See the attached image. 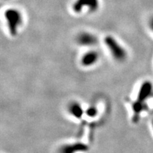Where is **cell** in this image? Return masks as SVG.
<instances>
[{"instance_id": "obj_8", "label": "cell", "mask_w": 153, "mask_h": 153, "mask_svg": "<svg viewBox=\"0 0 153 153\" xmlns=\"http://www.w3.org/2000/svg\"><path fill=\"white\" fill-rule=\"evenodd\" d=\"M68 110L69 114L75 118H77V119H80L85 113L84 111L81 104L76 101H73V102L70 103L68 106Z\"/></svg>"}, {"instance_id": "obj_11", "label": "cell", "mask_w": 153, "mask_h": 153, "mask_svg": "<svg viewBox=\"0 0 153 153\" xmlns=\"http://www.w3.org/2000/svg\"><path fill=\"white\" fill-rule=\"evenodd\" d=\"M152 128H153V120H152Z\"/></svg>"}, {"instance_id": "obj_7", "label": "cell", "mask_w": 153, "mask_h": 153, "mask_svg": "<svg viewBox=\"0 0 153 153\" xmlns=\"http://www.w3.org/2000/svg\"><path fill=\"white\" fill-rule=\"evenodd\" d=\"M99 59V54L96 51H89L85 53L82 56L81 64L83 67L89 68L91 67L98 62Z\"/></svg>"}, {"instance_id": "obj_9", "label": "cell", "mask_w": 153, "mask_h": 153, "mask_svg": "<svg viewBox=\"0 0 153 153\" xmlns=\"http://www.w3.org/2000/svg\"><path fill=\"white\" fill-rule=\"evenodd\" d=\"M85 114L87 116H89V117L94 118L97 116V114H98V111H97V108H96L95 106H89V108L85 111Z\"/></svg>"}, {"instance_id": "obj_3", "label": "cell", "mask_w": 153, "mask_h": 153, "mask_svg": "<svg viewBox=\"0 0 153 153\" xmlns=\"http://www.w3.org/2000/svg\"><path fill=\"white\" fill-rule=\"evenodd\" d=\"M104 43L114 60L118 62H123L127 58L128 53L126 50L114 37L111 36H106Z\"/></svg>"}, {"instance_id": "obj_4", "label": "cell", "mask_w": 153, "mask_h": 153, "mask_svg": "<svg viewBox=\"0 0 153 153\" xmlns=\"http://www.w3.org/2000/svg\"><path fill=\"white\" fill-rule=\"evenodd\" d=\"M99 7V0H76L72 6L74 13H81L84 9H87L89 12H95Z\"/></svg>"}, {"instance_id": "obj_6", "label": "cell", "mask_w": 153, "mask_h": 153, "mask_svg": "<svg viewBox=\"0 0 153 153\" xmlns=\"http://www.w3.org/2000/svg\"><path fill=\"white\" fill-rule=\"evenodd\" d=\"M88 146L85 143H75L72 144H66L61 146L59 149V153H76L79 152H86L88 150Z\"/></svg>"}, {"instance_id": "obj_1", "label": "cell", "mask_w": 153, "mask_h": 153, "mask_svg": "<svg viewBox=\"0 0 153 153\" xmlns=\"http://www.w3.org/2000/svg\"><path fill=\"white\" fill-rule=\"evenodd\" d=\"M4 18L10 35L16 36L19 28L23 24V16L21 11L14 8L7 9L4 11Z\"/></svg>"}, {"instance_id": "obj_5", "label": "cell", "mask_w": 153, "mask_h": 153, "mask_svg": "<svg viewBox=\"0 0 153 153\" xmlns=\"http://www.w3.org/2000/svg\"><path fill=\"white\" fill-rule=\"evenodd\" d=\"M76 42L81 46L90 47L98 42L97 36L89 32H82L76 37Z\"/></svg>"}, {"instance_id": "obj_10", "label": "cell", "mask_w": 153, "mask_h": 153, "mask_svg": "<svg viewBox=\"0 0 153 153\" xmlns=\"http://www.w3.org/2000/svg\"><path fill=\"white\" fill-rule=\"evenodd\" d=\"M150 27L151 28V30H152L153 32V16L151 18L150 21Z\"/></svg>"}, {"instance_id": "obj_2", "label": "cell", "mask_w": 153, "mask_h": 153, "mask_svg": "<svg viewBox=\"0 0 153 153\" xmlns=\"http://www.w3.org/2000/svg\"><path fill=\"white\" fill-rule=\"evenodd\" d=\"M152 90L153 85L150 81H145L141 85L137 93V100L133 105V110L135 115L140 114L144 111L145 101L152 94Z\"/></svg>"}]
</instances>
